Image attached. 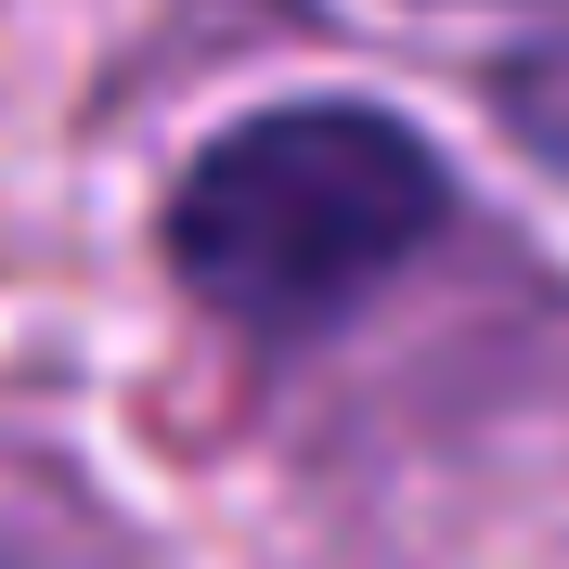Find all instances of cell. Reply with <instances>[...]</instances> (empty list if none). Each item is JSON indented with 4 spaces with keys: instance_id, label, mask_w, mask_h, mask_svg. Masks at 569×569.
Returning <instances> with one entry per match:
<instances>
[{
    "instance_id": "obj_1",
    "label": "cell",
    "mask_w": 569,
    "mask_h": 569,
    "mask_svg": "<svg viewBox=\"0 0 569 569\" xmlns=\"http://www.w3.org/2000/svg\"><path fill=\"white\" fill-rule=\"evenodd\" d=\"M440 233V156L376 104H272L220 130L169 194V259L220 323L298 337Z\"/></svg>"
},
{
    "instance_id": "obj_2",
    "label": "cell",
    "mask_w": 569,
    "mask_h": 569,
    "mask_svg": "<svg viewBox=\"0 0 569 569\" xmlns=\"http://www.w3.org/2000/svg\"><path fill=\"white\" fill-rule=\"evenodd\" d=\"M0 569H117V557L39 466H0Z\"/></svg>"
}]
</instances>
